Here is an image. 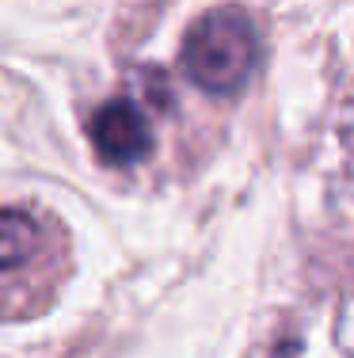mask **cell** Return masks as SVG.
I'll return each instance as SVG.
<instances>
[{
	"label": "cell",
	"instance_id": "obj_1",
	"mask_svg": "<svg viewBox=\"0 0 354 358\" xmlns=\"http://www.w3.org/2000/svg\"><path fill=\"white\" fill-rule=\"evenodd\" d=\"M65 275V233L31 206L0 210V317H31Z\"/></svg>",
	"mask_w": 354,
	"mask_h": 358
},
{
	"label": "cell",
	"instance_id": "obj_3",
	"mask_svg": "<svg viewBox=\"0 0 354 358\" xmlns=\"http://www.w3.org/2000/svg\"><path fill=\"white\" fill-rule=\"evenodd\" d=\"M88 138L96 145V157L111 168H133L149 157L153 149V122L138 99H107L91 115Z\"/></svg>",
	"mask_w": 354,
	"mask_h": 358
},
{
	"label": "cell",
	"instance_id": "obj_2",
	"mask_svg": "<svg viewBox=\"0 0 354 358\" xmlns=\"http://www.w3.org/2000/svg\"><path fill=\"white\" fill-rule=\"evenodd\" d=\"M256 57H259V35L248 12L214 8L187 31L179 62L195 88L209 92V96H233L251 76Z\"/></svg>",
	"mask_w": 354,
	"mask_h": 358
}]
</instances>
